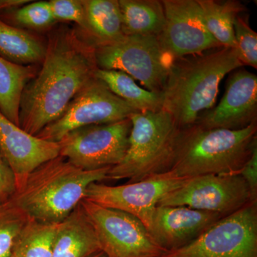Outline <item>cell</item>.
<instances>
[{"instance_id": "cell-1", "label": "cell", "mask_w": 257, "mask_h": 257, "mask_svg": "<svg viewBox=\"0 0 257 257\" xmlns=\"http://www.w3.org/2000/svg\"><path fill=\"white\" fill-rule=\"evenodd\" d=\"M41 66L20 102V126L35 136L62 114L98 69L93 44L67 25L49 32Z\"/></svg>"}, {"instance_id": "cell-2", "label": "cell", "mask_w": 257, "mask_h": 257, "mask_svg": "<svg viewBox=\"0 0 257 257\" xmlns=\"http://www.w3.org/2000/svg\"><path fill=\"white\" fill-rule=\"evenodd\" d=\"M241 66L230 47L174 60L162 92V109L180 128L195 124L202 113L214 107L225 76Z\"/></svg>"}, {"instance_id": "cell-3", "label": "cell", "mask_w": 257, "mask_h": 257, "mask_svg": "<svg viewBox=\"0 0 257 257\" xmlns=\"http://www.w3.org/2000/svg\"><path fill=\"white\" fill-rule=\"evenodd\" d=\"M110 168L82 170L59 155L32 171L12 200L29 219L59 224L78 207L89 184L107 179Z\"/></svg>"}, {"instance_id": "cell-4", "label": "cell", "mask_w": 257, "mask_h": 257, "mask_svg": "<svg viewBox=\"0 0 257 257\" xmlns=\"http://www.w3.org/2000/svg\"><path fill=\"white\" fill-rule=\"evenodd\" d=\"M256 132V122L236 130L180 128L167 172L184 178L239 174L257 144Z\"/></svg>"}, {"instance_id": "cell-5", "label": "cell", "mask_w": 257, "mask_h": 257, "mask_svg": "<svg viewBox=\"0 0 257 257\" xmlns=\"http://www.w3.org/2000/svg\"><path fill=\"white\" fill-rule=\"evenodd\" d=\"M132 123L128 147L119 165L111 167L107 179L143 180L167 172L180 128L163 109L136 112Z\"/></svg>"}, {"instance_id": "cell-6", "label": "cell", "mask_w": 257, "mask_h": 257, "mask_svg": "<svg viewBox=\"0 0 257 257\" xmlns=\"http://www.w3.org/2000/svg\"><path fill=\"white\" fill-rule=\"evenodd\" d=\"M94 50L98 68L124 72L147 90L162 93L172 62L164 55L157 37L124 35Z\"/></svg>"}, {"instance_id": "cell-7", "label": "cell", "mask_w": 257, "mask_h": 257, "mask_svg": "<svg viewBox=\"0 0 257 257\" xmlns=\"http://www.w3.org/2000/svg\"><path fill=\"white\" fill-rule=\"evenodd\" d=\"M81 207L92 224L101 251L107 257H162L167 252L135 216L83 199Z\"/></svg>"}, {"instance_id": "cell-8", "label": "cell", "mask_w": 257, "mask_h": 257, "mask_svg": "<svg viewBox=\"0 0 257 257\" xmlns=\"http://www.w3.org/2000/svg\"><path fill=\"white\" fill-rule=\"evenodd\" d=\"M136 112L140 111L114 94L95 77L74 96L62 114L36 136L58 143L64 135L77 128L117 122L128 119Z\"/></svg>"}, {"instance_id": "cell-9", "label": "cell", "mask_w": 257, "mask_h": 257, "mask_svg": "<svg viewBox=\"0 0 257 257\" xmlns=\"http://www.w3.org/2000/svg\"><path fill=\"white\" fill-rule=\"evenodd\" d=\"M162 257H257V205L221 218L186 246Z\"/></svg>"}, {"instance_id": "cell-10", "label": "cell", "mask_w": 257, "mask_h": 257, "mask_svg": "<svg viewBox=\"0 0 257 257\" xmlns=\"http://www.w3.org/2000/svg\"><path fill=\"white\" fill-rule=\"evenodd\" d=\"M131 127L128 118L110 124L77 128L57 143L60 156L84 170L114 167L126 154Z\"/></svg>"}, {"instance_id": "cell-11", "label": "cell", "mask_w": 257, "mask_h": 257, "mask_svg": "<svg viewBox=\"0 0 257 257\" xmlns=\"http://www.w3.org/2000/svg\"><path fill=\"white\" fill-rule=\"evenodd\" d=\"M189 179L165 172L119 186L94 182L88 186L84 199L132 214L149 231L154 211L161 199L182 187Z\"/></svg>"}, {"instance_id": "cell-12", "label": "cell", "mask_w": 257, "mask_h": 257, "mask_svg": "<svg viewBox=\"0 0 257 257\" xmlns=\"http://www.w3.org/2000/svg\"><path fill=\"white\" fill-rule=\"evenodd\" d=\"M253 202L247 184L239 174L198 176L165 196L157 206H185L229 215Z\"/></svg>"}, {"instance_id": "cell-13", "label": "cell", "mask_w": 257, "mask_h": 257, "mask_svg": "<svg viewBox=\"0 0 257 257\" xmlns=\"http://www.w3.org/2000/svg\"><path fill=\"white\" fill-rule=\"evenodd\" d=\"M162 3L165 24L157 39L171 62L222 47L208 31L197 0H163Z\"/></svg>"}, {"instance_id": "cell-14", "label": "cell", "mask_w": 257, "mask_h": 257, "mask_svg": "<svg viewBox=\"0 0 257 257\" xmlns=\"http://www.w3.org/2000/svg\"><path fill=\"white\" fill-rule=\"evenodd\" d=\"M257 77L241 69L228 79L226 91L217 106L204 111L195 124L207 130H241L256 122Z\"/></svg>"}, {"instance_id": "cell-15", "label": "cell", "mask_w": 257, "mask_h": 257, "mask_svg": "<svg viewBox=\"0 0 257 257\" xmlns=\"http://www.w3.org/2000/svg\"><path fill=\"white\" fill-rule=\"evenodd\" d=\"M0 151L14 173L18 189L32 171L60 155V146L27 133L0 111Z\"/></svg>"}, {"instance_id": "cell-16", "label": "cell", "mask_w": 257, "mask_h": 257, "mask_svg": "<svg viewBox=\"0 0 257 257\" xmlns=\"http://www.w3.org/2000/svg\"><path fill=\"white\" fill-rule=\"evenodd\" d=\"M224 216L185 206H157L150 231L166 251L186 246Z\"/></svg>"}, {"instance_id": "cell-17", "label": "cell", "mask_w": 257, "mask_h": 257, "mask_svg": "<svg viewBox=\"0 0 257 257\" xmlns=\"http://www.w3.org/2000/svg\"><path fill=\"white\" fill-rule=\"evenodd\" d=\"M99 251L94 228L79 204L59 223L52 257H90Z\"/></svg>"}, {"instance_id": "cell-18", "label": "cell", "mask_w": 257, "mask_h": 257, "mask_svg": "<svg viewBox=\"0 0 257 257\" xmlns=\"http://www.w3.org/2000/svg\"><path fill=\"white\" fill-rule=\"evenodd\" d=\"M85 25L79 32L94 47L124 36L119 0H82Z\"/></svg>"}, {"instance_id": "cell-19", "label": "cell", "mask_w": 257, "mask_h": 257, "mask_svg": "<svg viewBox=\"0 0 257 257\" xmlns=\"http://www.w3.org/2000/svg\"><path fill=\"white\" fill-rule=\"evenodd\" d=\"M40 66L22 65L0 56V111L20 126V108L24 89L36 77Z\"/></svg>"}, {"instance_id": "cell-20", "label": "cell", "mask_w": 257, "mask_h": 257, "mask_svg": "<svg viewBox=\"0 0 257 257\" xmlns=\"http://www.w3.org/2000/svg\"><path fill=\"white\" fill-rule=\"evenodd\" d=\"M46 42L35 34L5 23L0 18V56L22 65L41 64Z\"/></svg>"}, {"instance_id": "cell-21", "label": "cell", "mask_w": 257, "mask_h": 257, "mask_svg": "<svg viewBox=\"0 0 257 257\" xmlns=\"http://www.w3.org/2000/svg\"><path fill=\"white\" fill-rule=\"evenodd\" d=\"M124 35L158 37L163 30L165 14L159 0H119Z\"/></svg>"}, {"instance_id": "cell-22", "label": "cell", "mask_w": 257, "mask_h": 257, "mask_svg": "<svg viewBox=\"0 0 257 257\" xmlns=\"http://www.w3.org/2000/svg\"><path fill=\"white\" fill-rule=\"evenodd\" d=\"M95 77L102 81L114 94L140 112L162 109V93L150 92L140 87L133 77L124 72L98 68Z\"/></svg>"}, {"instance_id": "cell-23", "label": "cell", "mask_w": 257, "mask_h": 257, "mask_svg": "<svg viewBox=\"0 0 257 257\" xmlns=\"http://www.w3.org/2000/svg\"><path fill=\"white\" fill-rule=\"evenodd\" d=\"M208 31L222 47H236L235 19L246 10L240 2L197 0Z\"/></svg>"}, {"instance_id": "cell-24", "label": "cell", "mask_w": 257, "mask_h": 257, "mask_svg": "<svg viewBox=\"0 0 257 257\" xmlns=\"http://www.w3.org/2000/svg\"><path fill=\"white\" fill-rule=\"evenodd\" d=\"M58 224L30 219L15 243L13 253L18 257H52Z\"/></svg>"}, {"instance_id": "cell-25", "label": "cell", "mask_w": 257, "mask_h": 257, "mask_svg": "<svg viewBox=\"0 0 257 257\" xmlns=\"http://www.w3.org/2000/svg\"><path fill=\"white\" fill-rule=\"evenodd\" d=\"M0 18L5 23L23 29L45 30L56 23L48 2H31L21 8L0 12Z\"/></svg>"}, {"instance_id": "cell-26", "label": "cell", "mask_w": 257, "mask_h": 257, "mask_svg": "<svg viewBox=\"0 0 257 257\" xmlns=\"http://www.w3.org/2000/svg\"><path fill=\"white\" fill-rule=\"evenodd\" d=\"M30 219L13 200L0 204V257H10L22 230Z\"/></svg>"}, {"instance_id": "cell-27", "label": "cell", "mask_w": 257, "mask_h": 257, "mask_svg": "<svg viewBox=\"0 0 257 257\" xmlns=\"http://www.w3.org/2000/svg\"><path fill=\"white\" fill-rule=\"evenodd\" d=\"M235 42L238 59L243 65L257 68V34L248 24L247 15L239 14L234 23Z\"/></svg>"}, {"instance_id": "cell-28", "label": "cell", "mask_w": 257, "mask_h": 257, "mask_svg": "<svg viewBox=\"0 0 257 257\" xmlns=\"http://www.w3.org/2000/svg\"><path fill=\"white\" fill-rule=\"evenodd\" d=\"M56 21L69 22L82 30L85 25V14L82 0H51L49 1Z\"/></svg>"}, {"instance_id": "cell-29", "label": "cell", "mask_w": 257, "mask_h": 257, "mask_svg": "<svg viewBox=\"0 0 257 257\" xmlns=\"http://www.w3.org/2000/svg\"><path fill=\"white\" fill-rule=\"evenodd\" d=\"M16 191L14 173L0 151V204L11 200Z\"/></svg>"}, {"instance_id": "cell-30", "label": "cell", "mask_w": 257, "mask_h": 257, "mask_svg": "<svg viewBox=\"0 0 257 257\" xmlns=\"http://www.w3.org/2000/svg\"><path fill=\"white\" fill-rule=\"evenodd\" d=\"M239 175L243 177L251 192L253 202L257 201V144L253 147L251 155L240 170Z\"/></svg>"}, {"instance_id": "cell-31", "label": "cell", "mask_w": 257, "mask_h": 257, "mask_svg": "<svg viewBox=\"0 0 257 257\" xmlns=\"http://www.w3.org/2000/svg\"><path fill=\"white\" fill-rule=\"evenodd\" d=\"M31 2L30 0H0V12L15 10Z\"/></svg>"}, {"instance_id": "cell-32", "label": "cell", "mask_w": 257, "mask_h": 257, "mask_svg": "<svg viewBox=\"0 0 257 257\" xmlns=\"http://www.w3.org/2000/svg\"><path fill=\"white\" fill-rule=\"evenodd\" d=\"M90 257H107L105 253L103 252V251H99V252L95 253V254L92 255Z\"/></svg>"}, {"instance_id": "cell-33", "label": "cell", "mask_w": 257, "mask_h": 257, "mask_svg": "<svg viewBox=\"0 0 257 257\" xmlns=\"http://www.w3.org/2000/svg\"><path fill=\"white\" fill-rule=\"evenodd\" d=\"M10 257H18V256H15V255L13 254H13H12L11 256H10Z\"/></svg>"}]
</instances>
